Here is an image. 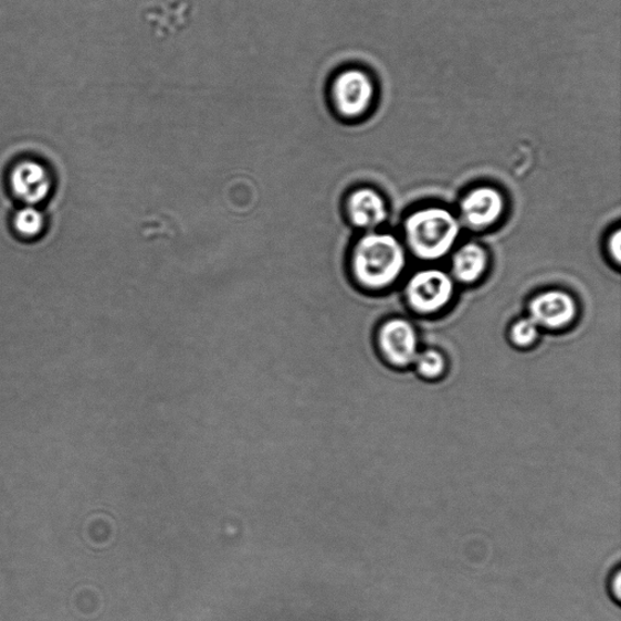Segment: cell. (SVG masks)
Returning a JSON list of instances; mask_svg holds the SVG:
<instances>
[{
    "mask_svg": "<svg viewBox=\"0 0 621 621\" xmlns=\"http://www.w3.org/2000/svg\"><path fill=\"white\" fill-rule=\"evenodd\" d=\"M419 376L427 380H438L445 371L446 362L444 356L438 350L419 352L414 362Z\"/></svg>",
    "mask_w": 621,
    "mask_h": 621,
    "instance_id": "obj_12",
    "label": "cell"
},
{
    "mask_svg": "<svg viewBox=\"0 0 621 621\" xmlns=\"http://www.w3.org/2000/svg\"><path fill=\"white\" fill-rule=\"evenodd\" d=\"M540 327L530 317L522 318L512 328L511 337L518 347L533 345L539 338Z\"/></svg>",
    "mask_w": 621,
    "mask_h": 621,
    "instance_id": "obj_13",
    "label": "cell"
},
{
    "mask_svg": "<svg viewBox=\"0 0 621 621\" xmlns=\"http://www.w3.org/2000/svg\"><path fill=\"white\" fill-rule=\"evenodd\" d=\"M377 83L361 67H345L334 74L328 86V101L335 115L347 122L365 118L375 107Z\"/></svg>",
    "mask_w": 621,
    "mask_h": 621,
    "instance_id": "obj_3",
    "label": "cell"
},
{
    "mask_svg": "<svg viewBox=\"0 0 621 621\" xmlns=\"http://www.w3.org/2000/svg\"><path fill=\"white\" fill-rule=\"evenodd\" d=\"M488 256L477 243H467L459 250L452 261L453 276L456 281L471 284L486 272Z\"/></svg>",
    "mask_w": 621,
    "mask_h": 621,
    "instance_id": "obj_10",
    "label": "cell"
},
{
    "mask_svg": "<svg viewBox=\"0 0 621 621\" xmlns=\"http://www.w3.org/2000/svg\"><path fill=\"white\" fill-rule=\"evenodd\" d=\"M379 349L387 362L406 368L415 362L419 340L411 322L393 318L383 323L378 334Z\"/></svg>",
    "mask_w": 621,
    "mask_h": 621,
    "instance_id": "obj_5",
    "label": "cell"
},
{
    "mask_svg": "<svg viewBox=\"0 0 621 621\" xmlns=\"http://www.w3.org/2000/svg\"><path fill=\"white\" fill-rule=\"evenodd\" d=\"M610 251L617 263H620L621 257V232L617 230L610 241Z\"/></svg>",
    "mask_w": 621,
    "mask_h": 621,
    "instance_id": "obj_15",
    "label": "cell"
},
{
    "mask_svg": "<svg viewBox=\"0 0 621 621\" xmlns=\"http://www.w3.org/2000/svg\"><path fill=\"white\" fill-rule=\"evenodd\" d=\"M407 265L402 243L390 233L370 231L352 248L350 270L361 287L379 291L400 278Z\"/></svg>",
    "mask_w": 621,
    "mask_h": 621,
    "instance_id": "obj_1",
    "label": "cell"
},
{
    "mask_svg": "<svg viewBox=\"0 0 621 621\" xmlns=\"http://www.w3.org/2000/svg\"><path fill=\"white\" fill-rule=\"evenodd\" d=\"M453 278L444 271L427 269L414 273L408 281L406 297L409 306L420 315L439 313L454 295Z\"/></svg>",
    "mask_w": 621,
    "mask_h": 621,
    "instance_id": "obj_4",
    "label": "cell"
},
{
    "mask_svg": "<svg viewBox=\"0 0 621 621\" xmlns=\"http://www.w3.org/2000/svg\"><path fill=\"white\" fill-rule=\"evenodd\" d=\"M14 227L23 238L32 239L43 232L45 219L40 209L34 206H27L15 214Z\"/></svg>",
    "mask_w": 621,
    "mask_h": 621,
    "instance_id": "obj_11",
    "label": "cell"
},
{
    "mask_svg": "<svg viewBox=\"0 0 621 621\" xmlns=\"http://www.w3.org/2000/svg\"><path fill=\"white\" fill-rule=\"evenodd\" d=\"M346 215L357 229L375 230L388 219V207L376 190L361 188L346 198Z\"/></svg>",
    "mask_w": 621,
    "mask_h": 621,
    "instance_id": "obj_9",
    "label": "cell"
},
{
    "mask_svg": "<svg viewBox=\"0 0 621 621\" xmlns=\"http://www.w3.org/2000/svg\"><path fill=\"white\" fill-rule=\"evenodd\" d=\"M576 316V301L566 292H545L534 297L529 304V317L546 329H561Z\"/></svg>",
    "mask_w": 621,
    "mask_h": 621,
    "instance_id": "obj_7",
    "label": "cell"
},
{
    "mask_svg": "<svg viewBox=\"0 0 621 621\" xmlns=\"http://www.w3.org/2000/svg\"><path fill=\"white\" fill-rule=\"evenodd\" d=\"M12 192L28 206H36L46 200L53 188L51 173L34 160H23L10 172Z\"/></svg>",
    "mask_w": 621,
    "mask_h": 621,
    "instance_id": "obj_8",
    "label": "cell"
},
{
    "mask_svg": "<svg viewBox=\"0 0 621 621\" xmlns=\"http://www.w3.org/2000/svg\"><path fill=\"white\" fill-rule=\"evenodd\" d=\"M505 210L504 196L492 186L470 191L462 201V218L471 229H486L498 221Z\"/></svg>",
    "mask_w": 621,
    "mask_h": 621,
    "instance_id": "obj_6",
    "label": "cell"
},
{
    "mask_svg": "<svg viewBox=\"0 0 621 621\" xmlns=\"http://www.w3.org/2000/svg\"><path fill=\"white\" fill-rule=\"evenodd\" d=\"M608 590H610L611 598L617 604L621 602V573L620 568H615L613 573L608 580Z\"/></svg>",
    "mask_w": 621,
    "mask_h": 621,
    "instance_id": "obj_14",
    "label": "cell"
},
{
    "mask_svg": "<svg viewBox=\"0 0 621 621\" xmlns=\"http://www.w3.org/2000/svg\"><path fill=\"white\" fill-rule=\"evenodd\" d=\"M461 230V222L455 215L441 207L417 210L404 225L409 250L424 261L439 260L449 254Z\"/></svg>",
    "mask_w": 621,
    "mask_h": 621,
    "instance_id": "obj_2",
    "label": "cell"
}]
</instances>
